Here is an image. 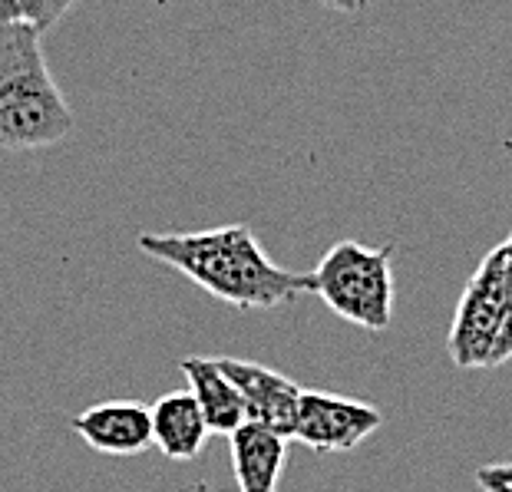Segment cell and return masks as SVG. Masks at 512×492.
Listing matches in <instances>:
<instances>
[{"label": "cell", "mask_w": 512, "mask_h": 492, "mask_svg": "<svg viewBox=\"0 0 512 492\" xmlns=\"http://www.w3.org/2000/svg\"><path fill=\"white\" fill-rule=\"evenodd\" d=\"M139 251L182 271L195 288L235 311H275L311 294V275L275 265L248 225L205 232H143Z\"/></svg>", "instance_id": "obj_1"}, {"label": "cell", "mask_w": 512, "mask_h": 492, "mask_svg": "<svg viewBox=\"0 0 512 492\" xmlns=\"http://www.w3.org/2000/svg\"><path fill=\"white\" fill-rule=\"evenodd\" d=\"M73 123V109L43 57L40 30L30 24L0 27V149H53L73 133Z\"/></svg>", "instance_id": "obj_2"}, {"label": "cell", "mask_w": 512, "mask_h": 492, "mask_svg": "<svg viewBox=\"0 0 512 492\" xmlns=\"http://www.w3.org/2000/svg\"><path fill=\"white\" fill-rule=\"evenodd\" d=\"M394 245L367 248L361 242H337L311 271V294L347 324L364 331H387L394 317Z\"/></svg>", "instance_id": "obj_3"}, {"label": "cell", "mask_w": 512, "mask_h": 492, "mask_svg": "<svg viewBox=\"0 0 512 492\" xmlns=\"http://www.w3.org/2000/svg\"><path fill=\"white\" fill-rule=\"evenodd\" d=\"M506 265H509V242L496 245L479 261L473 278L456 304L453 327H450V357L460 370H479L489 364V354L496 347V337L503 331L506 314Z\"/></svg>", "instance_id": "obj_4"}, {"label": "cell", "mask_w": 512, "mask_h": 492, "mask_svg": "<svg viewBox=\"0 0 512 492\" xmlns=\"http://www.w3.org/2000/svg\"><path fill=\"white\" fill-rule=\"evenodd\" d=\"M384 423V413L364 400L337 397L328 390H304L294 440L311 453H347L374 436Z\"/></svg>", "instance_id": "obj_5"}, {"label": "cell", "mask_w": 512, "mask_h": 492, "mask_svg": "<svg viewBox=\"0 0 512 492\" xmlns=\"http://www.w3.org/2000/svg\"><path fill=\"white\" fill-rule=\"evenodd\" d=\"M219 367L238 387V393H242L248 423L268 426V430L294 440L304 390L294 384L291 377L278 374V370H271V367L252 364V360H238V357H219Z\"/></svg>", "instance_id": "obj_6"}, {"label": "cell", "mask_w": 512, "mask_h": 492, "mask_svg": "<svg viewBox=\"0 0 512 492\" xmlns=\"http://www.w3.org/2000/svg\"><path fill=\"white\" fill-rule=\"evenodd\" d=\"M73 433L96 453L139 456L152 446V407L136 400H110L76 413Z\"/></svg>", "instance_id": "obj_7"}, {"label": "cell", "mask_w": 512, "mask_h": 492, "mask_svg": "<svg viewBox=\"0 0 512 492\" xmlns=\"http://www.w3.org/2000/svg\"><path fill=\"white\" fill-rule=\"evenodd\" d=\"M228 446H232L238 492H278L288 463V436L268 430V426L245 423L228 436Z\"/></svg>", "instance_id": "obj_8"}, {"label": "cell", "mask_w": 512, "mask_h": 492, "mask_svg": "<svg viewBox=\"0 0 512 492\" xmlns=\"http://www.w3.org/2000/svg\"><path fill=\"white\" fill-rule=\"evenodd\" d=\"M212 436L192 390H172L152 403V446L176 463H189Z\"/></svg>", "instance_id": "obj_9"}, {"label": "cell", "mask_w": 512, "mask_h": 492, "mask_svg": "<svg viewBox=\"0 0 512 492\" xmlns=\"http://www.w3.org/2000/svg\"><path fill=\"white\" fill-rule=\"evenodd\" d=\"M182 374L189 380V390L195 403H199L205 423L212 433L232 436L238 426L248 423L242 393L225 377V370L219 367V357H185L182 360Z\"/></svg>", "instance_id": "obj_10"}, {"label": "cell", "mask_w": 512, "mask_h": 492, "mask_svg": "<svg viewBox=\"0 0 512 492\" xmlns=\"http://www.w3.org/2000/svg\"><path fill=\"white\" fill-rule=\"evenodd\" d=\"M73 4L76 0H0V27L30 24L47 34Z\"/></svg>", "instance_id": "obj_11"}, {"label": "cell", "mask_w": 512, "mask_h": 492, "mask_svg": "<svg viewBox=\"0 0 512 492\" xmlns=\"http://www.w3.org/2000/svg\"><path fill=\"white\" fill-rule=\"evenodd\" d=\"M509 265H506V314H503V331L496 337V347L489 354V364L486 367H499L512 360V232H509Z\"/></svg>", "instance_id": "obj_12"}, {"label": "cell", "mask_w": 512, "mask_h": 492, "mask_svg": "<svg viewBox=\"0 0 512 492\" xmlns=\"http://www.w3.org/2000/svg\"><path fill=\"white\" fill-rule=\"evenodd\" d=\"M479 492H512V463H489L476 469Z\"/></svg>", "instance_id": "obj_13"}, {"label": "cell", "mask_w": 512, "mask_h": 492, "mask_svg": "<svg viewBox=\"0 0 512 492\" xmlns=\"http://www.w3.org/2000/svg\"><path fill=\"white\" fill-rule=\"evenodd\" d=\"M321 7L337 10V14H347V17H361L370 0H318Z\"/></svg>", "instance_id": "obj_14"}]
</instances>
